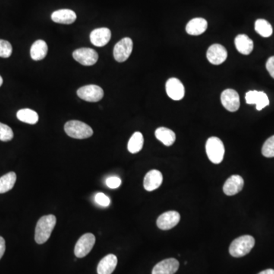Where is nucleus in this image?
Here are the masks:
<instances>
[{
  "label": "nucleus",
  "mask_w": 274,
  "mask_h": 274,
  "mask_svg": "<svg viewBox=\"0 0 274 274\" xmlns=\"http://www.w3.org/2000/svg\"><path fill=\"white\" fill-rule=\"evenodd\" d=\"M56 223H57V218L54 215L42 216L38 220L35 228V241L39 244L46 242L51 237Z\"/></svg>",
  "instance_id": "1"
},
{
  "label": "nucleus",
  "mask_w": 274,
  "mask_h": 274,
  "mask_svg": "<svg viewBox=\"0 0 274 274\" xmlns=\"http://www.w3.org/2000/svg\"><path fill=\"white\" fill-rule=\"evenodd\" d=\"M254 244L255 240L250 235L238 237L230 244V254L234 257H244L250 253Z\"/></svg>",
  "instance_id": "2"
},
{
  "label": "nucleus",
  "mask_w": 274,
  "mask_h": 274,
  "mask_svg": "<svg viewBox=\"0 0 274 274\" xmlns=\"http://www.w3.org/2000/svg\"><path fill=\"white\" fill-rule=\"evenodd\" d=\"M66 133L72 138L83 140L93 135V130L90 126L80 121H70L64 126Z\"/></svg>",
  "instance_id": "3"
},
{
  "label": "nucleus",
  "mask_w": 274,
  "mask_h": 274,
  "mask_svg": "<svg viewBox=\"0 0 274 274\" xmlns=\"http://www.w3.org/2000/svg\"><path fill=\"white\" fill-rule=\"evenodd\" d=\"M206 151L209 160L214 164H219L223 160L225 147L220 139L212 136L208 139L206 143Z\"/></svg>",
  "instance_id": "4"
},
{
  "label": "nucleus",
  "mask_w": 274,
  "mask_h": 274,
  "mask_svg": "<svg viewBox=\"0 0 274 274\" xmlns=\"http://www.w3.org/2000/svg\"><path fill=\"white\" fill-rule=\"evenodd\" d=\"M77 95L80 99L86 102H98L103 99L104 91L100 86L88 85L78 89Z\"/></svg>",
  "instance_id": "5"
},
{
  "label": "nucleus",
  "mask_w": 274,
  "mask_h": 274,
  "mask_svg": "<svg viewBox=\"0 0 274 274\" xmlns=\"http://www.w3.org/2000/svg\"><path fill=\"white\" fill-rule=\"evenodd\" d=\"M95 243V237L92 233H86L78 240L75 246L74 253L76 257L82 258L86 257L93 248Z\"/></svg>",
  "instance_id": "6"
},
{
  "label": "nucleus",
  "mask_w": 274,
  "mask_h": 274,
  "mask_svg": "<svg viewBox=\"0 0 274 274\" xmlns=\"http://www.w3.org/2000/svg\"><path fill=\"white\" fill-rule=\"evenodd\" d=\"M133 41L131 38H124L120 41L114 48V57L117 62L123 63L130 57L133 51Z\"/></svg>",
  "instance_id": "7"
},
{
  "label": "nucleus",
  "mask_w": 274,
  "mask_h": 274,
  "mask_svg": "<svg viewBox=\"0 0 274 274\" xmlns=\"http://www.w3.org/2000/svg\"><path fill=\"white\" fill-rule=\"evenodd\" d=\"M73 58L83 66H92L99 60V54L92 48H80L73 54Z\"/></svg>",
  "instance_id": "8"
},
{
  "label": "nucleus",
  "mask_w": 274,
  "mask_h": 274,
  "mask_svg": "<svg viewBox=\"0 0 274 274\" xmlns=\"http://www.w3.org/2000/svg\"><path fill=\"white\" fill-rule=\"evenodd\" d=\"M221 102L225 109L235 112L240 108L239 95L234 89H225L221 95Z\"/></svg>",
  "instance_id": "9"
},
{
  "label": "nucleus",
  "mask_w": 274,
  "mask_h": 274,
  "mask_svg": "<svg viewBox=\"0 0 274 274\" xmlns=\"http://www.w3.org/2000/svg\"><path fill=\"white\" fill-rule=\"evenodd\" d=\"M167 95L170 99L174 101H180L184 97L185 89L184 85L177 78H171L165 85Z\"/></svg>",
  "instance_id": "10"
},
{
  "label": "nucleus",
  "mask_w": 274,
  "mask_h": 274,
  "mask_svg": "<svg viewBox=\"0 0 274 274\" xmlns=\"http://www.w3.org/2000/svg\"><path fill=\"white\" fill-rule=\"evenodd\" d=\"M227 53L226 49L222 45L219 44H215L209 47L206 52V57L210 64L213 65H220L222 63L226 61Z\"/></svg>",
  "instance_id": "11"
},
{
  "label": "nucleus",
  "mask_w": 274,
  "mask_h": 274,
  "mask_svg": "<svg viewBox=\"0 0 274 274\" xmlns=\"http://www.w3.org/2000/svg\"><path fill=\"white\" fill-rule=\"evenodd\" d=\"M181 216L176 211L164 212L158 218L157 226L162 230H169L178 225Z\"/></svg>",
  "instance_id": "12"
},
{
  "label": "nucleus",
  "mask_w": 274,
  "mask_h": 274,
  "mask_svg": "<svg viewBox=\"0 0 274 274\" xmlns=\"http://www.w3.org/2000/svg\"><path fill=\"white\" fill-rule=\"evenodd\" d=\"M245 100L248 105H256L257 111H261L269 104L267 95L263 92L249 91L246 93Z\"/></svg>",
  "instance_id": "13"
},
{
  "label": "nucleus",
  "mask_w": 274,
  "mask_h": 274,
  "mask_svg": "<svg viewBox=\"0 0 274 274\" xmlns=\"http://www.w3.org/2000/svg\"><path fill=\"white\" fill-rule=\"evenodd\" d=\"M179 268V262L174 258L165 259L154 266L152 274H174Z\"/></svg>",
  "instance_id": "14"
},
{
  "label": "nucleus",
  "mask_w": 274,
  "mask_h": 274,
  "mask_svg": "<svg viewBox=\"0 0 274 274\" xmlns=\"http://www.w3.org/2000/svg\"><path fill=\"white\" fill-rule=\"evenodd\" d=\"M244 187V179L239 175H231L223 186V192L227 196H234L239 193Z\"/></svg>",
  "instance_id": "15"
},
{
  "label": "nucleus",
  "mask_w": 274,
  "mask_h": 274,
  "mask_svg": "<svg viewBox=\"0 0 274 274\" xmlns=\"http://www.w3.org/2000/svg\"><path fill=\"white\" fill-rule=\"evenodd\" d=\"M162 181L163 176L160 171L158 170H151L145 176L143 186L147 191H152L160 187Z\"/></svg>",
  "instance_id": "16"
},
{
  "label": "nucleus",
  "mask_w": 274,
  "mask_h": 274,
  "mask_svg": "<svg viewBox=\"0 0 274 274\" xmlns=\"http://www.w3.org/2000/svg\"><path fill=\"white\" fill-rule=\"evenodd\" d=\"M111 32L107 28L95 29L90 34V40L92 45L96 47H104L111 40Z\"/></svg>",
  "instance_id": "17"
},
{
  "label": "nucleus",
  "mask_w": 274,
  "mask_h": 274,
  "mask_svg": "<svg viewBox=\"0 0 274 274\" xmlns=\"http://www.w3.org/2000/svg\"><path fill=\"white\" fill-rule=\"evenodd\" d=\"M208 23L203 18H195L187 23L186 32L188 35L197 36L202 35L207 29Z\"/></svg>",
  "instance_id": "18"
},
{
  "label": "nucleus",
  "mask_w": 274,
  "mask_h": 274,
  "mask_svg": "<svg viewBox=\"0 0 274 274\" xmlns=\"http://www.w3.org/2000/svg\"><path fill=\"white\" fill-rule=\"evenodd\" d=\"M51 19L59 24L70 25L76 21V14L73 10H60L52 13Z\"/></svg>",
  "instance_id": "19"
},
{
  "label": "nucleus",
  "mask_w": 274,
  "mask_h": 274,
  "mask_svg": "<svg viewBox=\"0 0 274 274\" xmlns=\"http://www.w3.org/2000/svg\"><path fill=\"white\" fill-rule=\"evenodd\" d=\"M117 264V258L114 254H108L99 262L97 272L98 274H111Z\"/></svg>",
  "instance_id": "20"
},
{
  "label": "nucleus",
  "mask_w": 274,
  "mask_h": 274,
  "mask_svg": "<svg viewBox=\"0 0 274 274\" xmlns=\"http://www.w3.org/2000/svg\"><path fill=\"white\" fill-rule=\"evenodd\" d=\"M234 45L240 54L248 55L253 49V41L246 35H238L234 39Z\"/></svg>",
  "instance_id": "21"
},
{
  "label": "nucleus",
  "mask_w": 274,
  "mask_h": 274,
  "mask_svg": "<svg viewBox=\"0 0 274 274\" xmlns=\"http://www.w3.org/2000/svg\"><path fill=\"white\" fill-rule=\"evenodd\" d=\"M48 51V47L46 42L43 40H38L31 48V57L34 61H42L46 57Z\"/></svg>",
  "instance_id": "22"
},
{
  "label": "nucleus",
  "mask_w": 274,
  "mask_h": 274,
  "mask_svg": "<svg viewBox=\"0 0 274 274\" xmlns=\"http://www.w3.org/2000/svg\"><path fill=\"white\" fill-rule=\"evenodd\" d=\"M155 137L165 146H171L176 140L175 133L167 127H159L155 132Z\"/></svg>",
  "instance_id": "23"
},
{
  "label": "nucleus",
  "mask_w": 274,
  "mask_h": 274,
  "mask_svg": "<svg viewBox=\"0 0 274 274\" xmlns=\"http://www.w3.org/2000/svg\"><path fill=\"white\" fill-rule=\"evenodd\" d=\"M144 138L140 132H136L132 135L127 145V149L130 153H137L143 149Z\"/></svg>",
  "instance_id": "24"
},
{
  "label": "nucleus",
  "mask_w": 274,
  "mask_h": 274,
  "mask_svg": "<svg viewBox=\"0 0 274 274\" xmlns=\"http://www.w3.org/2000/svg\"><path fill=\"white\" fill-rule=\"evenodd\" d=\"M17 117L18 119L22 122L29 124H37L39 119L38 113L29 108L19 110L17 112Z\"/></svg>",
  "instance_id": "25"
},
{
  "label": "nucleus",
  "mask_w": 274,
  "mask_h": 274,
  "mask_svg": "<svg viewBox=\"0 0 274 274\" xmlns=\"http://www.w3.org/2000/svg\"><path fill=\"white\" fill-rule=\"evenodd\" d=\"M16 174L13 171L7 173L0 178V193H7L13 188L16 181Z\"/></svg>",
  "instance_id": "26"
},
{
  "label": "nucleus",
  "mask_w": 274,
  "mask_h": 274,
  "mask_svg": "<svg viewBox=\"0 0 274 274\" xmlns=\"http://www.w3.org/2000/svg\"><path fill=\"white\" fill-rule=\"evenodd\" d=\"M255 31L263 38L270 37L272 34V26L265 19H257L255 23Z\"/></svg>",
  "instance_id": "27"
},
{
  "label": "nucleus",
  "mask_w": 274,
  "mask_h": 274,
  "mask_svg": "<svg viewBox=\"0 0 274 274\" xmlns=\"http://www.w3.org/2000/svg\"><path fill=\"white\" fill-rule=\"evenodd\" d=\"M262 154L266 158L274 157V136L266 140L262 147Z\"/></svg>",
  "instance_id": "28"
},
{
  "label": "nucleus",
  "mask_w": 274,
  "mask_h": 274,
  "mask_svg": "<svg viewBox=\"0 0 274 274\" xmlns=\"http://www.w3.org/2000/svg\"><path fill=\"white\" fill-rule=\"evenodd\" d=\"M13 136L14 134L11 127L0 123V140L4 142L10 141L13 140Z\"/></svg>",
  "instance_id": "29"
},
{
  "label": "nucleus",
  "mask_w": 274,
  "mask_h": 274,
  "mask_svg": "<svg viewBox=\"0 0 274 274\" xmlns=\"http://www.w3.org/2000/svg\"><path fill=\"white\" fill-rule=\"evenodd\" d=\"M13 48L11 44L7 41L0 39V57L4 58H8L12 55Z\"/></svg>",
  "instance_id": "30"
},
{
  "label": "nucleus",
  "mask_w": 274,
  "mask_h": 274,
  "mask_svg": "<svg viewBox=\"0 0 274 274\" xmlns=\"http://www.w3.org/2000/svg\"><path fill=\"white\" fill-rule=\"evenodd\" d=\"M95 202L100 206H104V207H107L109 206L111 203V200L108 197H107L106 195L104 194L103 193H98L95 195Z\"/></svg>",
  "instance_id": "31"
},
{
  "label": "nucleus",
  "mask_w": 274,
  "mask_h": 274,
  "mask_svg": "<svg viewBox=\"0 0 274 274\" xmlns=\"http://www.w3.org/2000/svg\"><path fill=\"white\" fill-rule=\"evenodd\" d=\"M106 184L109 188L116 189L121 186V179L118 177L116 176H113V177H110V178H107Z\"/></svg>",
  "instance_id": "32"
},
{
  "label": "nucleus",
  "mask_w": 274,
  "mask_h": 274,
  "mask_svg": "<svg viewBox=\"0 0 274 274\" xmlns=\"http://www.w3.org/2000/svg\"><path fill=\"white\" fill-rule=\"evenodd\" d=\"M266 68L269 75L274 79V56L268 59L266 64Z\"/></svg>",
  "instance_id": "33"
},
{
  "label": "nucleus",
  "mask_w": 274,
  "mask_h": 274,
  "mask_svg": "<svg viewBox=\"0 0 274 274\" xmlns=\"http://www.w3.org/2000/svg\"><path fill=\"white\" fill-rule=\"evenodd\" d=\"M6 251V241L3 237L0 236V259L2 258Z\"/></svg>",
  "instance_id": "34"
},
{
  "label": "nucleus",
  "mask_w": 274,
  "mask_h": 274,
  "mask_svg": "<svg viewBox=\"0 0 274 274\" xmlns=\"http://www.w3.org/2000/svg\"><path fill=\"white\" fill-rule=\"evenodd\" d=\"M258 274H274V269H265V270L261 271V272H259Z\"/></svg>",
  "instance_id": "35"
},
{
  "label": "nucleus",
  "mask_w": 274,
  "mask_h": 274,
  "mask_svg": "<svg viewBox=\"0 0 274 274\" xmlns=\"http://www.w3.org/2000/svg\"><path fill=\"white\" fill-rule=\"evenodd\" d=\"M4 83V80H3L2 76H0V86H2Z\"/></svg>",
  "instance_id": "36"
}]
</instances>
